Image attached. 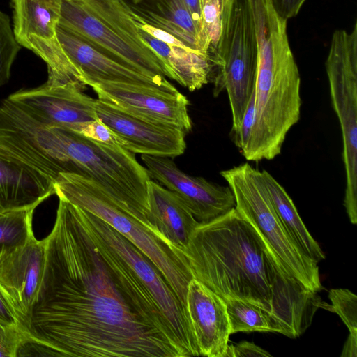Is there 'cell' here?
<instances>
[{
	"instance_id": "obj_8",
	"label": "cell",
	"mask_w": 357,
	"mask_h": 357,
	"mask_svg": "<svg viewBox=\"0 0 357 357\" xmlns=\"http://www.w3.org/2000/svg\"><path fill=\"white\" fill-rule=\"evenodd\" d=\"M333 110L342 137L346 187L344 206L349 221L357 223V23L351 32L333 34L325 62Z\"/></svg>"
},
{
	"instance_id": "obj_33",
	"label": "cell",
	"mask_w": 357,
	"mask_h": 357,
	"mask_svg": "<svg viewBox=\"0 0 357 357\" xmlns=\"http://www.w3.org/2000/svg\"><path fill=\"white\" fill-rule=\"evenodd\" d=\"M0 322L12 326H21L18 317L0 292ZM24 329V328H23Z\"/></svg>"
},
{
	"instance_id": "obj_15",
	"label": "cell",
	"mask_w": 357,
	"mask_h": 357,
	"mask_svg": "<svg viewBox=\"0 0 357 357\" xmlns=\"http://www.w3.org/2000/svg\"><path fill=\"white\" fill-rule=\"evenodd\" d=\"M56 34L62 50L84 85L120 82L155 88L170 93L178 91L165 77L152 76L137 71L59 24Z\"/></svg>"
},
{
	"instance_id": "obj_36",
	"label": "cell",
	"mask_w": 357,
	"mask_h": 357,
	"mask_svg": "<svg viewBox=\"0 0 357 357\" xmlns=\"http://www.w3.org/2000/svg\"><path fill=\"white\" fill-rule=\"evenodd\" d=\"M131 1V3L132 4H138L144 1H146V0H130Z\"/></svg>"
},
{
	"instance_id": "obj_10",
	"label": "cell",
	"mask_w": 357,
	"mask_h": 357,
	"mask_svg": "<svg viewBox=\"0 0 357 357\" xmlns=\"http://www.w3.org/2000/svg\"><path fill=\"white\" fill-rule=\"evenodd\" d=\"M62 1L10 0L13 33L21 47L32 51L47 64V84L84 85L57 38Z\"/></svg>"
},
{
	"instance_id": "obj_34",
	"label": "cell",
	"mask_w": 357,
	"mask_h": 357,
	"mask_svg": "<svg viewBox=\"0 0 357 357\" xmlns=\"http://www.w3.org/2000/svg\"><path fill=\"white\" fill-rule=\"evenodd\" d=\"M357 335H349L344 344L342 357H356L357 356Z\"/></svg>"
},
{
	"instance_id": "obj_22",
	"label": "cell",
	"mask_w": 357,
	"mask_h": 357,
	"mask_svg": "<svg viewBox=\"0 0 357 357\" xmlns=\"http://www.w3.org/2000/svg\"><path fill=\"white\" fill-rule=\"evenodd\" d=\"M261 174L275 212L291 241L315 263L324 259L323 250L305 226L285 189L266 170Z\"/></svg>"
},
{
	"instance_id": "obj_3",
	"label": "cell",
	"mask_w": 357,
	"mask_h": 357,
	"mask_svg": "<svg viewBox=\"0 0 357 357\" xmlns=\"http://www.w3.org/2000/svg\"><path fill=\"white\" fill-rule=\"evenodd\" d=\"M258 45L255 118L248 142L241 152L249 161L278 156L289 130L301 116V76L287 33V20L269 0L251 3Z\"/></svg>"
},
{
	"instance_id": "obj_31",
	"label": "cell",
	"mask_w": 357,
	"mask_h": 357,
	"mask_svg": "<svg viewBox=\"0 0 357 357\" xmlns=\"http://www.w3.org/2000/svg\"><path fill=\"white\" fill-rule=\"evenodd\" d=\"M275 12L284 20L296 16L305 0H271Z\"/></svg>"
},
{
	"instance_id": "obj_4",
	"label": "cell",
	"mask_w": 357,
	"mask_h": 357,
	"mask_svg": "<svg viewBox=\"0 0 357 357\" xmlns=\"http://www.w3.org/2000/svg\"><path fill=\"white\" fill-rule=\"evenodd\" d=\"M59 24L142 73L174 76L139 35L125 0H63Z\"/></svg>"
},
{
	"instance_id": "obj_32",
	"label": "cell",
	"mask_w": 357,
	"mask_h": 357,
	"mask_svg": "<svg viewBox=\"0 0 357 357\" xmlns=\"http://www.w3.org/2000/svg\"><path fill=\"white\" fill-rule=\"evenodd\" d=\"M193 19L195 20L202 38L208 50V44L205 35L202 16V0H185Z\"/></svg>"
},
{
	"instance_id": "obj_7",
	"label": "cell",
	"mask_w": 357,
	"mask_h": 357,
	"mask_svg": "<svg viewBox=\"0 0 357 357\" xmlns=\"http://www.w3.org/2000/svg\"><path fill=\"white\" fill-rule=\"evenodd\" d=\"M235 200V208L259 232L284 271L306 288L322 289L318 264L294 244L280 223L261 171L243 163L220 172Z\"/></svg>"
},
{
	"instance_id": "obj_28",
	"label": "cell",
	"mask_w": 357,
	"mask_h": 357,
	"mask_svg": "<svg viewBox=\"0 0 357 357\" xmlns=\"http://www.w3.org/2000/svg\"><path fill=\"white\" fill-rule=\"evenodd\" d=\"M74 131L100 143L121 146L117 136L99 119L84 123Z\"/></svg>"
},
{
	"instance_id": "obj_11",
	"label": "cell",
	"mask_w": 357,
	"mask_h": 357,
	"mask_svg": "<svg viewBox=\"0 0 357 357\" xmlns=\"http://www.w3.org/2000/svg\"><path fill=\"white\" fill-rule=\"evenodd\" d=\"M79 84L50 85L21 89L7 98L28 116L40 123L75 130L84 123L98 119L96 99Z\"/></svg>"
},
{
	"instance_id": "obj_23",
	"label": "cell",
	"mask_w": 357,
	"mask_h": 357,
	"mask_svg": "<svg viewBox=\"0 0 357 357\" xmlns=\"http://www.w3.org/2000/svg\"><path fill=\"white\" fill-rule=\"evenodd\" d=\"M231 335L238 332H273L289 337L283 324L273 314L250 303L225 299Z\"/></svg>"
},
{
	"instance_id": "obj_14",
	"label": "cell",
	"mask_w": 357,
	"mask_h": 357,
	"mask_svg": "<svg viewBox=\"0 0 357 357\" xmlns=\"http://www.w3.org/2000/svg\"><path fill=\"white\" fill-rule=\"evenodd\" d=\"M45 260V239L32 235L26 241L0 249V292L26 331L40 284Z\"/></svg>"
},
{
	"instance_id": "obj_6",
	"label": "cell",
	"mask_w": 357,
	"mask_h": 357,
	"mask_svg": "<svg viewBox=\"0 0 357 357\" xmlns=\"http://www.w3.org/2000/svg\"><path fill=\"white\" fill-rule=\"evenodd\" d=\"M221 22L208 83L213 84L215 97L227 91L234 135L255 89L258 67L257 40L248 0H228L222 10Z\"/></svg>"
},
{
	"instance_id": "obj_26",
	"label": "cell",
	"mask_w": 357,
	"mask_h": 357,
	"mask_svg": "<svg viewBox=\"0 0 357 357\" xmlns=\"http://www.w3.org/2000/svg\"><path fill=\"white\" fill-rule=\"evenodd\" d=\"M330 310L336 313L350 335H357V296L346 289H332L328 294Z\"/></svg>"
},
{
	"instance_id": "obj_16",
	"label": "cell",
	"mask_w": 357,
	"mask_h": 357,
	"mask_svg": "<svg viewBox=\"0 0 357 357\" xmlns=\"http://www.w3.org/2000/svg\"><path fill=\"white\" fill-rule=\"evenodd\" d=\"M95 109L98 119L117 136L121 147L134 154L174 158L185 150V134L179 128L138 117L98 98Z\"/></svg>"
},
{
	"instance_id": "obj_2",
	"label": "cell",
	"mask_w": 357,
	"mask_h": 357,
	"mask_svg": "<svg viewBox=\"0 0 357 357\" xmlns=\"http://www.w3.org/2000/svg\"><path fill=\"white\" fill-rule=\"evenodd\" d=\"M184 255L193 278L222 300L237 299L275 316L289 337L301 336L322 302L283 268L255 227L232 208L199 222Z\"/></svg>"
},
{
	"instance_id": "obj_29",
	"label": "cell",
	"mask_w": 357,
	"mask_h": 357,
	"mask_svg": "<svg viewBox=\"0 0 357 357\" xmlns=\"http://www.w3.org/2000/svg\"><path fill=\"white\" fill-rule=\"evenodd\" d=\"M255 118V91L251 96L247 106L246 110L243 116L239 128L236 134L234 135V142L237 148L241 152L246 146L251 130L254 123Z\"/></svg>"
},
{
	"instance_id": "obj_24",
	"label": "cell",
	"mask_w": 357,
	"mask_h": 357,
	"mask_svg": "<svg viewBox=\"0 0 357 357\" xmlns=\"http://www.w3.org/2000/svg\"><path fill=\"white\" fill-rule=\"evenodd\" d=\"M36 207H28L0 213V249L26 241L32 235V220Z\"/></svg>"
},
{
	"instance_id": "obj_13",
	"label": "cell",
	"mask_w": 357,
	"mask_h": 357,
	"mask_svg": "<svg viewBox=\"0 0 357 357\" xmlns=\"http://www.w3.org/2000/svg\"><path fill=\"white\" fill-rule=\"evenodd\" d=\"M98 99L138 117L176 127L185 135L192 130L188 100L180 93L120 82H99L90 86Z\"/></svg>"
},
{
	"instance_id": "obj_5",
	"label": "cell",
	"mask_w": 357,
	"mask_h": 357,
	"mask_svg": "<svg viewBox=\"0 0 357 357\" xmlns=\"http://www.w3.org/2000/svg\"><path fill=\"white\" fill-rule=\"evenodd\" d=\"M54 186L59 198L98 216L142 251L160 271L185 307L187 288L193 277L181 251L146 228L93 180L61 173Z\"/></svg>"
},
{
	"instance_id": "obj_19",
	"label": "cell",
	"mask_w": 357,
	"mask_h": 357,
	"mask_svg": "<svg viewBox=\"0 0 357 357\" xmlns=\"http://www.w3.org/2000/svg\"><path fill=\"white\" fill-rule=\"evenodd\" d=\"M147 208L148 228L183 252L199 224L188 207L174 193L150 179Z\"/></svg>"
},
{
	"instance_id": "obj_18",
	"label": "cell",
	"mask_w": 357,
	"mask_h": 357,
	"mask_svg": "<svg viewBox=\"0 0 357 357\" xmlns=\"http://www.w3.org/2000/svg\"><path fill=\"white\" fill-rule=\"evenodd\" d=\"M139 35L164 61L174 80L194 91L208 83L211 64L208 55L195 51L169 33L144 21L132 10Z\"/></svg>"
},
{
	"instance_id": "obj_35",
	"label": "cell",
	"mask_w": 357,
	"mask_h": 357,
	"mask_svg": "<svg viewBox=\"0 0 357 357\" xmlns=\"http://www.w3.org/2000/svg\"><path fill=\"white\" fill-rule=\"evenodd\" d=\"M218 1L221 5L222 10L224 6L226 4V3L228 1V0H202V3L204 1Z\"/></svg>"
},
{
	"instance_id": "obj_30",
	"label": "cell",
	"mask_w": 357,
	"mask_h": 357,
	"mask_svg": "<svg viewBox=\"0 0 357 357\" xmlns=\"http://www.w3.org/2000/svg\"><path fill=\"white\" fill-rule=\"evenodd\" d=\"M268 357L272 356L267 351L248 341L229 344L226 357Z\"/></svg>"
},
{
	"instance_id": "obj_21",
	"label": "cell",
	"mask_w": 357,
	"mask_h": 357,
	"mask_svg": "<svg viewBox=\"0 0 357 357\" xmlns=\"http://www.w3.org/2000/svg\"><path fill=\"white\" fill-rule=\"evenodd\" d=\"M130 5L147 24L169 33L192 50L208 55L207 47L185 0H146Z\"/></svg>"
},
{
	"instance_id": "obj_9",
	"label": "cell",
	"mask_w": 357,
	"mask_h": 357,
	"mask_svg": "<svg viewBox=\"0 0 357 357\" xmlns=\"http://www.w3.org/2000/svg\"><path fill=\"white\" fill-rule=\"evenodd\" d=\"M84 222L96 247L137 273L153 296L178 342L183 347L190 344L193 337L185 309L157 266L131 241L98 216L89 214Z\"/></svg>"
},
{
	"instance_id": "obj_1",
	"label": "cell",
	"mask_w": 357,
	"mask_h": 357,
	"mask_svg": "<svg viewBox=\"0 0 357 357\" xmlns=\"http://www.w3.org/2000/svg\"><path fill=\"white\" fill-rule=\"evenodd\" d=\"M59 199L30 343L62 356L186 357L155 301L98 250L79 208Z\"/></svg>"
},
{
	"instance_id": "obj_27",
	"label": "cell",
	"mask_w": 357,
	"mask_h": 357,
	"mask_svg": "<svg viewBox=\"0 0 357 357\" xmlns=\"http://www.w3.org/2000/svg\"><path fill=\"white\" fill-rule=\"evenodd\" d=\"M30 343L27 333L17 326L0 322V357H15L20 349Z\"/></svg>"
},
{
	"instance_id": "obj_17",
	"label": "cell",
	"mask_w": 357,
	"mask_h": 357,
	"mask_svg": "<svg viewBox=\"0 0 357 357\" xmlns=\"http://www.w3.org/2000/svg\"><path fill=\"white\" fill-rule=\"evenodd\" d=\"M185 310L199 356L226 357L231 333L225 301L192 278L187 288Z\"/></svg>"
},
{
	"instance_id": "obj_12",
	"label": "cell",
	"mask_w": 357,
	"mask_h": 357,
	"mask_svg": "<svg viewBox=\"0 0 357 357\" xmlns=\"http://www.w3.org/2000/svg\"><path fill=\"white\" fill-rule=\"evenodd\" d=\"M150 176L178 196L199 222H207L235 207L229 186L208 181L181 171L170 158L142 155Z\"/></svg>"
},
{
	"instance_id": "obj_20",
	"label": "cell",
	"mask_w": 357,
	"mask_h": 357,
	"mask_svg": "<svg viewBox=\"0 0 357 357\" xmlns=\"http://www.w3.org/2000/svg\"><path fill=\"white\" fill-rule=\"evenodd\" d=\"M53 194L51 180L0 154V213L37 207Z\"/></svg>"
},
{
	"instance_id": "obj_25",
	"label": "cell",
	"mask_w": 357,
	"mask_h": 357,
	"mask_svg": "<svg viewBox=\"0 0 357 357\" xmlns=\"http://www.w3.org/2000/svg\"><path fill=\"white\" fill-rule=\"evenodd\" d=\"M21 47L13 33L9 16L0 10V86L9 80L11 67Z\"/></svg>"
}]
</instances>
